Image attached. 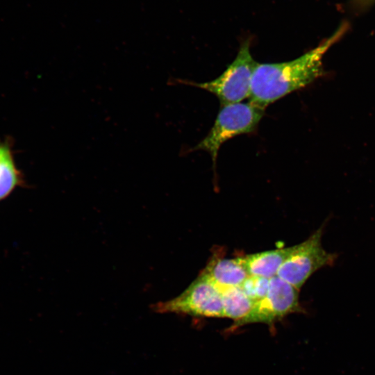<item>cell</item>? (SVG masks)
Returning a JSON list of instances; mask_svg holds the SVG:
<instances>
[{
    "instance_id": "cell-6",
    "label": "cell",
    "mask_w": 375,
    "mask_h": 375,
    "mask_svg": "<svg viewBox=\"0 0 375 375\" xmlns=\"http://www.w3.org/2000/svg\"><path fill=\"white\" fill-rule=\"evenodd\" d=\"M299 290L277 275L270 278L267 294L253 303L251 310L235 321L227 329L233 331L251 323H264L270 326L288 315L304 312L299 302Z\"/></svg>"
},
{
    "instance_id": "cell-11",
    "label": "cell",
    "mask_w": 375,
    "mask_h": 375,
    "mask_svg": "<svg viewBox=\"0 0 375 375\" xmlns=\"http://www.w3.org/2000/svg\"><path fill=\"white\" fill-rule=\"evenodd\" d=\"M269 282L268 278L249 276L240 287L254 303L267 294Z\"/></svg>"
},
{
    "instance_id": "cell-8",
    "label": "cell",
    "mask_w": 375,
    "mask_h": 375,
    "mask_svg": "<svg viewBox=\"0 0 375 375\" xmlns=\"http://www.w3.org/2000/svg\"><path fill=\"white\" fill-rule=\"evenodd\" d=\"M292 250V246L268 250L239 257L249 276L271 278L277 272Z\"/></svg>"
},
{
    "instance_id": "cell-10",
    "label": "cell",
    "mask_w": 375,
    "mask_h": 375,
    "mask_svg": "<svg viewBox=\"0 0 375 375\" xmlns=\"http://www.w3.org/2000/svg\"><path fill=\"white\" fill-rule=\"evenodd\" d=\"M224 317L237 321L244 317L251 309L253 303L240 287H231L220 290Z\"/></svg>"
},
{
    "instance_id": "cell-7",
    "label": "cell",
    "mask_w": 375,
    "mask_h": 375,
    "mask_svg": "<svg viewBox=\"0 0 375 375\" xmlns=\"http://www.w3.org/2000/svg\"><path fill=\"white\" fill-rule=\"evenodd\" d=\"M221 252L212 254L202 270L210 281L222 290L231 287H240L249 276L239 258H226Z\"/></svg>"
},
{
    "instance_id": "cell-1",
    "label": "cell",
    "mask_w": 375,
    "mask_h": 375,
    "mask_svg": "<svg viewBox=\"0 0 375 375\" xmlns=\"http://www.w3.org/2000/svg\"><path fill=\"white\" fill-rule=\"evenodd\" d=\"M344 31L341 26L318 47L292 60L257 62L251 78L249 101L265 109L269 104L312 83L323 73L324 55Z\"/></svg>"
},
{
    "instance_id": "cell-3",
    "label": "cell",
    "mask_w": 375,
    "mask_h": 375,
    "mask_svg": "<svg viewBox=\"0 0 375 375\" xmlns=\"http://www.w3.org/2000/svg\"><path fill=\"white\" fill-rule=\"evenodd\" d=\"M256 65L250 53V41L247 40L241 44L234 60L217 78L204 83L178 81L212 93L218 98L221 106L239 103L249 97Z\"/></svg>"
},
{
    "instance_id": "cell-9",
    "label": "cell",
    "mask_w": 375,
    "mask_h": 375,
    "mask_svg": "<svg viewBox=\"0 0 375 375\" xmlns=\"http://www.w3.org/2000/svg\"><path fill=\"white\" fill-rule=\"evenodd\" d=\"M24 185L23 175L15 162L10 142L8 140L0 142V201L17 188Z\"/></svg>"
},
{
    "instance_id": "cell-5",
    "label": "cell",
    "mask_w": 375,
    "mask_h": 375,
    "mask_svg": "<svg viewBox=\"0 0 375 375\" xmlns=\"http://www.w3.org/2000/svg\"><path fill=\"white\" fill-rule=\"evenodd\" d=\"M153 309L160 313L224 317L221 292L202 271L180 295L156 303Z\"/></svg>"
},
{
    "instance_id": "cell-12",
    "label": "cell",
    "mask_w": 375,
    "mask_h": 375,
    "mask_svg": "<svg viewBox=\"0 0 375 375\" xmlns=\"http://www.w3.org/2000/svg\"><path fill=\"white\" fill-rule=\"evenodd\" d=\"M375 0H352L351 3L354 8L358 10H363L370 6Z\"/></svg>"
},
{
    "instance_id": "cell-2",
    "label": "cell",
    "mask_w": 375,
    "mask_h": 375,
    "mask_svg": "<svg viewBox=\"0 0 375 375\" xmlns=\"http://www.w3.org/2000/svg\"><path fill=\"white\" fill-rule=\"evenodd\" d=\"M264 112L265 109L249 101L221 106L208 133L190 151L203 150L208 152L215 167L222 144L237 135L255 131Z\"/></svg>"
},
{
    "instance_id": "cell-4",
    "label": "cell",
    "mask_w": 375,
    "mask_h": 375,
    "mask_svg": "<svg viewBox=\"0 0 375 375\" xmlns=\"http://www.w3.org/2000/svg\"><path fill=\"white\" fill-rule=\"evenodd\" d=\"M325 225L322 224L303 242L292 246V250L279 268L277 276L300 290L317 270L333 265L338 255L326 251L322 244Z\"/></svg>"
}]
</instances>
